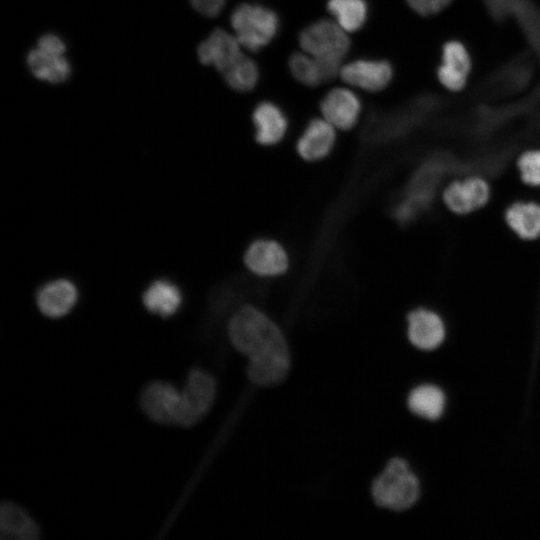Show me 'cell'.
I'll list each match as a JSON object with an SVG mask.
<instances>
[{"label": "cell", "instance_id": "obj_14", "mask_svg": "<svg viewBox=\"0 0 540 540\" xmlns=\"http://www.w3.org/2000/svg\"><path fill=\"white\" fill-rule=\"evenodd\" d=\"M247 267L262 276H275L286 271L288 257L278 243L271 240H258L252 243L244 257Z\"/></svg>", "mask_w": 540, "mask_h": 540}, {"label": "cell", "instance_id": "obj_19", "mask_svg": "<svg viewBox=\"0 0 540 540\" xmlns=\"http://www.w3.org/2000/svg\"><path fill=\"white\" fill-rule=\"evenodd\" d=\"M143 304L152 314L168 318L177 313L183 296L177 285L167 280L153 282L143 294Z\"/></svg>", "mask_w": 540, "mask_h": 540}, {"label": "cell", "instance_id": "obj_15", "mask_svg": "<svg viewBox=\"0 0 540 540\" xmlns=\"http://www.w3.org/2000/svg\"><path fill=\"white\" fill-rule=\"evenodd\" d=\"M0 534L2 539L36 540L40 538L41 529L22 506L4 501L0 507Z\"/></svg>", "mask_w": 540, "mask_h": 540}, {"label": "cell", "instance_id": "obj_21", "mask_svg": "<svg viewBox=\"0 0 540 540\" xmlns=\"http://www.w3.org/2000/svg\"><path fill=\"white\" fill-rule=\"evenodd\" d=\"M510 228L524 239L540 236V205L534 202L512 204L506 212Z\"/></svg>", "mask_w": 540, "mask_h": 540}, {"label": "cell", "instance_id": "obj_12", "mask_svg": "<svg viewBox=\"0 0 540 540\" xmlns=\"http://www.w3.org/2000/svg\"><path fill=\"white\" fill-rule=\"evenodd\" d=\"M489 194L486 181L472 177L450 184L444 192V201L450 210L464 214L484 205Z\"/></svg>", "mask_w": 540, "mask_h": 540}, {"label": "cell", "instance_id": "obj_22", "mask_svg": "<svg viewBox=\"0 0 540 540\" xmlns=\"http://www.w3.org/2000/svg\"><path fill=\"white\" fill-rule=\"evenodd\" d=\"M408 407L419 417L436 420L444 411L445 395L434 385H421L409 394Z\"/></svg>", "mask_w": 540, "mask_h": 540}, {"label": "cell", "instance_id": "obj_26", "mask_svg": "<svg viewBox=\"0 0 540 540\" xmlns=\"http://www.w3.org/2000/svg\"><path fill=\"white\" fill-rule=\"evenodd\" d=\"M421 16H432L444 11L454 0H405Z\"/></svg>", "mask_w": 540, "mask_h": 540}, {"label": "cell", "instance_id": "obj_16", "mask_svg": "<svg viewBox=\"0 0 540 540\" xmlns=\"http://www.w3.org/2000/svg\"><path fill=\"white\" fill-rule=\"evenodd\" d=\"M288 66L296 80L314 87L333 79L339 71L340 62L310 58L296 52L290 56Z\"/></svg>", "mask_w": 540, "mask_h": 540}, {"label": "cell", "instance_id": "obj_13", "mask_svg": "<svg viewBox=\"0 0 540 540\" xmlns=\"http://www.w3.org/2000/svg\"><path fill=\"white\" fill-rule=\"evenodd\" d=\"M77 299L78 291L75 285L66 279H58L45 284L39 290L36 303L43 315L56 319L67 315Z\"/></svg>", "mask_w": 540, "mask_h": 540}, {"label": "cell", "instance_id": "obj_24", "mask_svg": "<svg viewBox=\"0 0 540 540\" xmlns=\"http://www.w3.org/2000/svg\"><path fill=\"white\" fill-rule=\"evenodd\" d=\"M222 74L225 82L239 92L253 89L259 78L257 64L245 55Z\"/></svg>", "mask_w": 540, "mask_h": 540}, {"label": "cell", "instance_id": "obj_18", "mask_svg": "<svg viewBox=\"0 0 540 540\" xmlns=\"http://www.w3.org/2000/svg\"><path fill=\"white\" fill-rule=\"evenodd\" d=\"M256 140L262 145L278 143L287 130V119L282 110L269 101L260 102L252 114Z\"/></svg>", "mask_w": 540, "mask_h": 540}, {"label": "cell", "instance_id": "obj_2", "mask_svg": "<svg viewBox=\"0 0 540 540\" xmlns=\"http://www.w3.org/2000/svg\"><path fill=\"white\" fill-rule=\"evenodd\" d=\"M371 492L377 505L403 511L415 504L420 487L408 464L400 458H395L374 481Z\"/></svg>", "mask_w": 540, "mask_h": 540}, {"label": "cell", "instance_id": "obj_3", "mask_svg": "<svg viewBox=\"0 0 540 540\" xmlns=\"http://www.w3.org/2000/svg\"><path fill=\"white\" fill-rule=\"evenodd\" d=\"M239 43L256 52L268 45L279 29L278 15L270 8L257 3L237 5L230 17Z\"/></svg>", "mask_w": 540, "mask_h": 540}, {"label": "cell", "instance_id": "obj_8", "mask_svg": "<svg viewBox=\"0 0 540 540\" xmlns=\"http://www.w3.org/2000/svg\"><path fill=\"white\" fill-rule=\"evenodd\" d=\"M342 80L367 91H380L392 80L393 68L386 60L358 59L340 69Z\"/></svg>", "mask_w": 540, "mask_h": 540}, {"label": "cell", "instance_id": "obj_5", "mask_svg": "<svg viewBox=\"0 0 540 540\" xmlns=\"http://www.w3.org/2000/svg\"><path fill=\"white\" fill-rule=\"evenodd\" d=\"M338 24L317 20L299 34L301 48L314 58L341 62L350 49V39Z\"/></svg>", "mask_w": 540, "mask_h": 540}, {"label": "cell", "instance_id": "obj_6", "mask_svg": "<svg viewBox=\"0 0 540 540\" xmlns=\"http://www.w3.org/2000/svg\"><path fill=\"white\" fill-rule=\"evenodd\" d=\"M180 394L181 391L168 381H152L142 389L139 405L151 421L162 425H175Z\"/></svg>", "mask_w": 540, "mask_h": 540}, {"label": "cell", "instance_id": "obj_17", "mask_svg": "<svg viewBox=\"0 0 540 540\" xmlns=\"http://www.w3.org/2000/svg\"><path fill=\"white\" fill-rule=\"evenodd\" d=\"M326 119L311 120L297 143L299 155L308 161L325 157L335 143V131Z\"/></svg>", "mask_w": 540, "mask_h": 540}, {"label": "cell", "instance_id": "obj_7", "mask_svg": "<svg viewBox=\"0 0 540 540\" xmlns=\"http://www.w3.org/2000/svg\"><path fill=\"white\" fill-rule=\"evenodd\" d=\"M471 72L472 57L465 44L456 39L445 42L441 48L440 64L436 70L439 83L448 91H462Z\"/></svg>", "mask_w": 540, "mask_h": 540}, {"label": "cell", "instance_id": "obj_23", "mask_svg": "<svg viewBox=\"0 0 540 540\" xmlns=\"http://www.w3.org/2000/svg\"><path fill=\"white\" fill-rule=\"evenodd\" d=\"M327 9L345 31L359 30L367 20L365 0H328Z\"/></svg>", "mask_w": 540, "mask_h": 540}, {"label": "cell", "instance_id": "obj_20", "mask_svg": "<svg viewBox=\"0 0 540 540\" xmlns=\"http://www.w3.org/2000/svg\"><path fill=\"white\" fill-rule=\"evenodd\" d=\"M26 63L33 76L52 84L65 82L72 72L71 64L64 56L52 55L39 48L29 51Z\"/></svg>", "mask_w": 540, "mask_h": 540}, {"label": "cell", "instance_id": "obj_1", "mask_svg": "<svg viewBox=\"0 0 540 540\" xmlns=\"http://www.w3.org/2000/svg\"><path fill=\"white\" fill-rule=\"evenodd\" d=\"M233 346L249 358L248 377L258 386L280 383L288 374L290 355L284 335L264 313L252 306L238 310L229 323Z\"/></svg>", "mask_w": 540, "mask_h": 540}, {"label": "cell", "instance_id": "obj_27", "mask_svg": "<svg viewBox=\"0 0 540 540\" xmlns=\"http://www.w3.org/2000/svg\"><path fill=\"white\" fill-rule=\"evenodd\" d=\"M37 44L38 48L42 51L56 56H63L66 51L64 40L53 33H46L40 36Z\"/></svg>", "mask_w": 540, "mask_h": 540}, {"label": "cell", "instance_id": "obj_10", "mask_svg": "<svg viewBox=\"0 0 540 540\" xmlns=\"http://www.w3.org/2000/svg\"><path fill=\"white\" fill-rule=\"evenodd\" d=\"M325 119L342 130L352 128L358 120L361 103L350 90L335 88L329 91L320 104Z\"/></svg>", "mask_w": 540, "mask_h": 540}, {"label": "cell", "instance_id": "obj_4", "mask_svg": "<svg viewBox=\"0 0 540 540\" xmlns=\"http://www.w3.org/2000/svg\"><path fill=\"white\" fill-rule=\"evenodd\" d=\"M216 397V381L207 371L193 368L180 394L176 424L191 427L209 412Z\"/></svg>", "mask_w": 540, "mask_h": 540}, {"label": "cell", "instance_id": "obj_25", "mask_svg": "<svg viewBox=\"0 0 540 540\" xmlns=\"http://www.w3.org/2000/svg\"><path fill=\"white\" fill-rule=\"evenodd\" d=\"M521 178L532 186H540V150L525 152L518 162Z\"/></svg>", "mask_w": 540, "mask_h": 540}, {"label": "cell", "instance_id": "obj_11", "mask_svg": "<svg viewBox=\"0 0 540 540\" xmlns=\"http://www.w3.org/2000/svg\"><path fill=\"white\" fill-rule=\"evenodd\" d=\"M408 337L418 349L433 350L445 338V326L438 314L428 309H416L408 315Z\"/></svg>", "mask_w": 540, "mask_h": 540}, {"label": "cell", "instance_id": "obj_9", "mask_svg": "<svg viewBox=\"0 0 540 540\" xmlns=\"http://www.w3.org/2000/svg\"><path fill=\"white\" fill-rule=\"evenodd\" d=\"M240 45L237 38L217 28L199 44L198 58L201 63L213 65L223 73L244 56Z\"/></svg>", "mask_w": 540, "mask_h": 540}, {"label": "cell", "instance_id": "obj_28", "mask_svg": "<svg viewBox=\"0 0 540 540\" xmlns=\"http://www.w3.org/2000/svg\"><path fill=\"white\" fill-rule=\"evenodd\" d=\"M226 0H190L192 7L205 17H216L221 13Z\"/></svg>", "mask_w": 540, "mask_h": 540}]
</instances>
